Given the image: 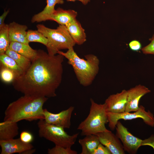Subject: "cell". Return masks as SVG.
I'll return each instance as SVG.
<instances>
[{
  "mask_svg": "<svg viewBox=\"0 0 154 154\" xmlns=\"http://www.w3.org/2000/svg\"><path fill=\"white\" fill-rule=\"evenodd\" d=\"M37 50L29 67L12 82L14 89L24 95L47 98L56 96L61 82L64 56L51 55L43 50Z\"/></svg>",
  "mask_w": 154,
  "mask_h": 154,
  "instance_id": "1",
  "label": "cell"
},
{
  "mask_svg": "<svg viewBox=\"0 0 154 154\" xmlns=\"http://www.w3.org/2000/svg\"><path fill=\"white\" fill-rule=\"evenodd\" d=\"M48 98L24 95L11 103L5 112L4 121L18 122L22 120L29 121L44 119V104Z\"/></svg>",
  "mask_w": 154,
  "mask_h": 154,
  "instance_id": "2",
  "label": "cell"
},
{
  "mask_svg": "<svg viewBox=\"0 0 154 154\" xmlns=\"http://www.w3.org/2000/svg\"><path fill=\"white\" fill-rule=\"evenodd\" d=\"M57 54H62L68 60V63L73 69L80 84L84 87L90 85L99 70L100 60L96 56L88 54L85 56V59L80 58L73 48L66 52L59 51Z\"/></svg>",
  "mask_w": 154,
  "mask_h": 154,
  "instance_id": "3",
  "label": "cell"
},
{
  "mask_svg": "<svg viewBox=\"0 0 154 154\" xmlns=\"http://www.w3.org/2000/svg\"><path fill=\"white\" fill-rule=\"evenodd\" d=\"M91 106L89 114L78 125L77 129L81 131V135L86 136L108 131L105 126L108 123L107 111L104 103L99 104L90 99Z\"/></svg>",
  "mask_w": 154,
  "mask_h": 154,
  "instance_id": "4",
  "label": "cell"
},
{
  "mask_svg": "<svg viewBox=\"0 0 154 154\" xmlns=\"http://www.w3.org/2000/svg\"><path fill=\"white\" fill-rule=\"evenodd\" d=\"M37 30L48 39L46 46L48 53L55 55L61 50L73 48L76 44L66 26L59 25L56 29H52L42 24L37 25Z\"/></svg>",
  "mask_w": 154,
  "mask_h": 154,
  "instance_id": "5",
  "label": "cell"
},
{
  "mask_svg": "<svg viewBox=\"0 0 154 154\" xmlns=\"http://www.w3.org/2000/svg\"><path fill=\"white\" fill-rule=\"evenodd\" d=\"M37 124L39 136L52 142L55 145L71 148L79 134L77 133L69 135L64 128L48 123L44 119L39 120Z\"/></svg>",
  "mask_w": 154,
  "mask_h": 154,
  "instance_id": "6",
  "label": "cell"
},
{
  "mask_svg": "<svg viewBox=\"0 0 154 154\" xmlns=\"http://www.w3.org/2000/svg\"><path fill=\"white\" fill-rule=\"evenodd\" d=\"M107 115L108 126L112 130L115 129L117 122L121 119L130 120L140 118L146 124L154 127L153 115L149 110L146 111L145 108L142 105H140L138 110L132 113L124 112L116 113L107 111Z\"/></svg>",
  "mask_w": 154,
  "mask_h": 154,
  "instance_id": "7",
  "label": "cell"
},
{
  "mask_svg": "<svg viewBox=\"0 0 154 154\" xmlns=\"http://www.w3.org/2000/svg\"><path fill=\"white\" fill-rule=\"evenodd\" d=\"M115 129L116 135L121 140L125 151L131 154L136 153L141 146L142 140L131 134L119 121L117 122Z\"/></svg>",
  "mask_w": 154,
  "mask_h": 154,
  "instance_id": "8",
  "label": "cell"
},
{
  "mask_svg": "<svg viewBox=\"0 0 154 154\" xmlns=\"http://www.w3.org/2000/svg\"><path fill=\"white\" fill-rule=\"evenodd\" d=\"M74 109V107L71 106L56 114L50 112L46 109H44V119L48 123L64 129H69L71 125V117Z\"/></svg>",
  "mask_w": 154,
  "mask_h": 154,
  "instance_id": "9",
  "label": "cell"
},
{
  "mask_svg": "<svg viewBox=\"0 0 154 154\" xmlns=\"http://www.w3.org/2000/svg\"><path fill=\"white\" fill-rule=\"evenodd\" d=\"M127 98L125 112H134L139 108V104L141 98L151 92L144 85L139 84L127 90Z\"/></svg>",
  "mask_w": 154,
  "mask_h": 154,
  "instance_id": "10",
  "label": "cell"
},
{
  "mask_svg": "<svg viewBox=\"0 0 154 154\" xmlns=\"http://www.w3.org/2000/svg\"><path fill=\"white\" fill-rule=\"evenodd\" d=\"M127 98V91L123 90L119 92L110 95L105 100L108 112L119 113L125 112Z\"/></svg>",
  "mask_w": 154,
  "mask_h": 154,
  "instance_id": "11",
  "label": "cell"
},
{
  "mask_svg": "<svg viewBox=\"0 0 154 154\" xmlns=\"http://www.w3.org/2000/svg\"><path fill=\"white\" fill-rule=\"evenodd\" d=\"M100 143L107 147L112 154H124L123 145L116 135L111 131L96 134Z\"/></svg>",
  "mask_w": 154,
  "mask_h": 154,
  "instance_id": "12",
  "label": "cell"
},
{
  "mask_svg": "<svg viewBox=\"0 0 154 154\" xmlns=\"http://www.w3.org/2000/svg\"><path fill=\"white\" fill-rule=\"evenodd\" d=\"M1 154H22L25 151L34 148L31 143L22 141L20 138L6 140H0Z\"/></svg>",
  "mask_w": 154,
  "mask_h": 154,
  "instance_id": "13",
  "label": "cell"
},
{
  "mask_svg": "<svg viewBox=\"0 0 154 154\" xmlns=\"http://www.w3.org/2000/svg\"><path fill=\"white\" fill-rule=\"evenodd\" d=\"M27 26L15 22L9 25L8 32L10 42H17L29 44L27 37Z\"/></svg>",
  "mask_w": 154,
  "mask_h": 154,
  "instance_id": "14",
  "label": "cell"
},
{
  "mask_svg": "<svg viewBox=\"0 0 154 154\" xmlns=\"http://www.w3.org/2000/svg\"><path fill=\"white\" fill-rule=\"evenodd\" d=\"M77 12L73 10H64L58 8L50 16L48 20H52L59 25L66 26L76 19Z\"/></svg>",
  "mask_w": 154,
  "mask_h": 154,
  "instance_id": "15",
  "label": "cell"
},
{
  "mask_svg": "<svg viewBox=\"0 0 154 154\" xmlns=\"http://www.w3.org/2000/svg\"><path fill=\"white\" fill-rule=\"evenodd\" d=\"M69 33L76 44H83L86 40L84 29L76 19L66 26Z\"/></svg>",
  "mask_w": 154,
  "mask_h": 154,
  "instance_id": "16",
  "label": "cell"
},
{
  "mask_svg": "<svg viewBox=\"0 0 154 154\" xmlns=\"http://www.w3.org/2000/svg\"><path fill=\"white\" fill-rule=\"evenodd\" d=\"M19 134L17 122L4 121L0 123V140L14 139Z\"/></svg>",
  "mask_w": 154,
  "mask_h": 154,
  "instance_id": "17",
  "label": "cell"
},
{
  "mask_svg": "<svg viewBox=\"0 0 154 154\" xmlns=\"http://www.w3.org/2000/svg\"><path fill=\"white\" fill-rule=\"evenodd\" d=\"M64 2L63 0H46V6L42 11L33 16L31 22L39 23L48 20L55 10L54 9L55 5L57 4H62Z\"/></svg>",
  "mask_w": 154,
  "mask_h": 154,
  "instance_id": "18",
  "label": "cell"
},
{
  "mask_svg": "<svg viewBox=\"0 0 154 154\" xmlns=\"http://www.w3.org/2000/svg\"><path fill=\"white\" fill-rule=\"evenodd\" d=\"M85 136L84 138L78 140L82 147L80 154H93L94 151L100 143L98 137L95 134Z\"/></svg>",
  "mask_w": 154,
  "mask_h": 154,
  "instance_id": "19",
  "label": "cell"
},
{
  "mask_svg": "<svg viewBox=\"0 0 154 154\" xmlns=\"http://www.w3.org/2000/svg\"><path fill=\"white\" fill-rule=\"evenodd\" d=\"M9 48L30 59L31 61L37 56V50L33 49L29 44L17 42H10Z\"/></svg>",
  "mask_w": 154,
  "mask_h": 154,
  "instance_id": "20",
  "label": "cell"
},
{
  "mask_svg": "<svg viewBox=\"0 0 154 154\" xmlns=\"http://www.w3.org/2000/svg\"><path fill=\"white\" fill-rule=\"evenodd\" d=\"M0 61L1 64L14 72L15 77L21 75L24 72L14 60L5 53L0 55Z\"/></svg>",
  "mask_w": 154,
  "mask_h": 154,
  "instance_id": "21",
  "label": "cell"
},
{
  "mask_svg": "<svg viewBox=\"0 0 154 154\" xmlns=\"http://www.w3.org/2000/svg\"><path fill=\"white\" fill-rule=\"evenodd\" d=\"M5 53L11 58L24 71L30 66L31 61L15 51L9 48Z\"/></svg>",
  "mask_w": 154,
  "mask_h": 154,
  "instance_id": "22",
  "label": "cell"
},
{
  "mask_svg": "<svg viewBox=\"0 0 154 154\" xmlns=\"http://www.w3.org/2000/svg\"><path fill=\"white\" fill-rule=\"evenodd\" d=\"M9 25L0 28V55L5 53L9 48L10 42L8 32Z\"/></svg>",
  "mask_w": 154,
  "mask_h": 154,
  "instance_id": "23",
  "label": "cell"
},
{
  "mask_svg": "<svg viewBox=\"0 0 154 154\" xmlns=\"http://www.w3.org/2000/svg\"><path fill=\"white\" fill-rule=\"evenodd\" d=\"M27 37L29 42H38L46 46L48 42V39L37 30H28L27 31Z\"/></svg>",
  "mask_w": 154,
  "mask_h": 154,
  "instance_id": "24",
  "label": "cell"
},
{
  "mask_svg": "<svg viewBox=\"0 0 154 154\" xmlns=\"http://www.w3.org/2000/svg\"><path fill=\"white\" fill-rule=\"evenodd\" d=\"M2 65L0 70V77L1 80L5 83L12 82L15 77L14 72L2 64Z\"/></svg>",
  "mask_w": 154,
  "mask_h": 154,
  "instance_id": "25",
  "label": "cell"
},
{
  "mask_svg": "<svg viewBox=\"0 0 154 154\" xmlns=\"http://www.w3.org/2000/svg\"><path fill=\"white\" fill-rule=\"evenodd\" d=\"M48 154H77V152L72 150L71 148L65 147H64L55 145L51 148L48 150Z\"/></svg>",
  "mask_w": 154,
  "mask_h": 154,
  "instance_id": "26",
  "label": "cell"
},
{
  "mask_svg": "<svg viewBox=\"0 0 154 154\" xmlns=\"http://www.w3.org/2000/svg\"><path fill=\"white\" fill-rule=\"evenodd\" d=\"M20 138L24 142L26 143H31L34 139L32 134L27 131H23L20 134Z\"/></svg>",
  "mask_w": 154,
  "mask_h": 154,
  "instance_id": "27",
  "label": "cell"
},
{
  "mask_svg": "<svg viewBox=\"0 0 154 154\" xmlns=\"http://www.w3.org/2000/svg\"><path fill=\"white\" fill-rule=\"evenodd\" d=\"M149 40L151 41L150 43L141 48V50L145 54H154V34Z\"/></svg>",
  "mask_w": 154,
  "mask_h": 154,
  "instance_id": "28",
  "label": "cell"
},
{
  "mask_svg": "<svg viewBox=\"0 0 154 154\" xmlns=\"http://www.w3.org/2000/svg\"><path fill=\"white\" fill-rule=\"evenodd\" d=\"M93 154H112L108 149L100 143L94 151Z\"/></svg>",
  "mask_w": 154,
  "mask_h": 154,
  "instance_id": "29",
  "label": "cell"
},
{
  "mask_svg": "<svg viewBox=\"0 0 154 154\" xmlns=\"http://www.w3.org/2000/svg\"><path fill=\"white\" fill-rule=\"evenodd\" d=\"M129 46L130 49L134 51L138 52L141 49V44L137 40L131 41L129 43Z\"/></svg>",
  "mask_w": 154,
  "mask_h": 154,
  "instance_id": "30",
  "label": "cell"
},
{
  "mask_svg": "<svg viewBox=\"0 0 154 154\" xmlns=\"http://www.w3.org/2000/svg\"><path fill=\"white\" fill-rule=\"evenodd\" d=\"M150 146L154 150V134L151 135L147 139L142 140L141 146Z\"/></svg>",
  "mask_w": 154,
  "mask_h": 154,
  "instance_id": "31",
  "label": "cell"
},
{
  "mask_svg": "<svg viewBox=\"0 0 154 154\" xmlns=\"http://www.w3.org/2000/svg\"><path fill=\"white\" fill-rule=\"evenodd\" d=\"M9 11H5L3 14L0 17V28L2 27L5 24L4 23V20L6 16L9 13Z\"/></svg>",
  "mask_w": 154,
  "mask_h": 154,
  "instance_id": "32",
  "label": "cell"
},
{
  "mask_svg": "<svg viewBox=\"0 0 154 154\" xmlns=\"http://www.w3.org/2000/svg\"><path fill=\"white\" fill-rule=\"evenodd\" d=\"M36 151V149L33 148L28 149L24 152L22 154H32Z\"/></svg>",
  "mask_w": 154,
  "mask_h": 154,
  "instance_id": "33",
  "label": "cell"
},
{
  "mask_svg": "<svg viewBox=\"0 0 154 154\" xmlns=\"http://www.w3.org/2000/svg\"><path fill=\"white\" fill-rule=\"evenodd\" d=\"M76 0H78L80 1L84 5L87 4L90 1V0H67L68 1H74Z\"/></svg>",
  "mask_w": 154,
  "mask_h": 154,
  "instance_id": "34",
  "label": "cell"
}]
</instances>
